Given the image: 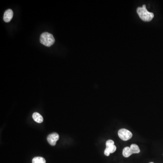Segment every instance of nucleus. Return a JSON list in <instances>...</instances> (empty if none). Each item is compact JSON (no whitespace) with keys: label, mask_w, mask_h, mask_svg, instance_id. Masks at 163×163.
I'll return each instance as SVG.
<instances>
[{"label":"nucleus","mask_w":163,"mask_h":163,"mask_svg":"<svg viewBox=\"0 0 163 163\" xmlns=\"http://www.w3.org/2000/svg\"><path fill=\"white\" fill-rule=\"evenodd\" d=\"M118 135L120 138L124 141L129 140L132 137V133L126 129H121L119 130L118 132Z\"/></svg>","instance_id":"nucleus-3"},{"label":"nucleus","mask_w":163,"mask_h":163,"mask_svg":"<svg viewBox=\"0 0 163 163\" xmlns=\"http://www.w3.org/2000/svg\"><path fill=\"white\" fill-rule=\"evenodd\" d=\"M137 12L140 18L144 21H150L154 16V15L153 13L147 11L145 5H143L142 7H138L137 9Z\"/></svg>","instance_id":"nucleus-1"},{"label":"nucleus","mask_w":163,"mask_h":163,"mask_svg":"<svg viewBox=\"0 0 163 163\" xmlns=\"http://www.w3.org/2000/svg\"><path fill=\"white\" fill-rule=\"evenodd\" d=\"M153 163V162H151V163Z\"/></svg>","instance_id":"nucleus-13"},{"label":"nucleus","mask_w":163,"mask_h":163,"mask_svg":"<svg viewBox=\"0 0 163 163\" xmlns=\"http://www.w3.org/2000/svg\"><path fill=\"white\" fill-rule=\"evenodd\" d=\"M47 141L50 145L54 146L56 144V142L59 139V135L57 133H52L49 134L47 137Z\"/></svg>","instance_id":"nucleus-4"},{"label":"nucleus","mask_w":163,"mask_h":163,"mask_svg":"<svg viewBox=\"0 0 163 163\" xmlns=\"http://www.w3.org/2000/svg\"><path fill=\"white\" fill-rule=\"evenodd\" d=\"M113 145H114V142L111 140H107L106 142V147H109V146H111Z\"/></svg>","instance_id":"nucleus-11"},{"label":"nucleus","mask_w":163,"mask_h":163,"mask_svg":"<svg viewBox=\"0 0 163 163\" xmlns=\"http://www.w3.org/2000/svg\"><path fill=\"white\" fill-rule=\"evenodd\" d=\"M131 149L133 154H138L140 152L139 146L136 144H132L130 146Z\"/></svg>","instance_id":"nucleus-9"},{"label":"nucleus","mask_w":163,"mask_h":163,"mask_svg":"<svg viewBox=\"0 0 163 163\" xmlns=\"http://www.w3.org/2000/svg\"><path fill=\"white\" fill-rule=\"evenodd\" d=\"M133 154L130 147H126L124 148L122 152V155L124 157L126 158H128L130 157L131 155Z\"/></svg>","instance_id":"nucleus-7"},{"label":"nucleus","mask_w":163,"mask_h":163,"mask_svg":"<svg viewBox=\"0 0 163 163\" xmlns=\"http://www.w3.org/2000/svg\"><path fill=\"white\" fill-rule=\"evenodd\" d=\"M34 120L37 123H41L43 121V116L38 112H35L32 115Z\"/></svg>","instance_id":"nucleus-6"},{"label":"nucleus","mask_w":163,"mask_h":163,"mask_svg":"<svg viewBox=\"0 0 163 163\" xmlns=\"http://www.w3.org/2000/svg\"><path fill=\"white\" fill-rule=\"evenodd\" d=\"M40 43L47 47L52 46L55 42L53 35L48 32L42 33L40 37Z\"/></svg>","instance_id":"nucleus-2"},{"label":"nucleus","mask_w":163,"mask_h":163,"mask_svg":"<svg viewBox=\"0 0 163 163\" xmlns=\"http://www.w3.org/2000/svg\"><path fill=\"white\" fill-rule=\"evenodd\" d=\"M32 163H46V160L43 157H36L33 158Z\"/></svg>","instance_id":"nucleus-8"},{"label":"nucleus","mask_w":163,"mask_h":163,"mask_svg":"<svg viewBox=\"0 0 163 163\" xmlns=\"http://www.w3.org/2000/svg\"><path fill=\"white\" fill-rule=\"evenodd\" d=\"M110 154H111V153H110L108 148H106V149L105 150V151H104V154H105V155L106 156H108L110 155Z\"/></svg>","instance_id":"nucleus-12"},{"label":"nucleus","mask_w":163,"mask_h":163,"mask_svg":"<svg viewBox=\"0 0 163 163\" xmlns=\"http://www.w3.org/2000/svg\"><path fill=\"white\" fill-rule=\"evenodd\" d=\"M13 12L11 9H8L5 12L3 16V20L5 22L8 23L13 18Z\"/></svg>","instance_id":"nucleus-5"},{"label":"nucleus","mask_w":163,"mask_h":163,"mask_svg":"<svg viewBox=\"0 0 163 163\" xmlns=\"http://www.w3.org/2000/svg\"><path fill=\"white\" fill-rule=\"evenodd\" d=\"M106 148H108L110 153H111H111H114L116 150V146L115 145H111V146H109V147H106Z\"/></svg>","instance_id":"nucleus-10"}]
</instances>
